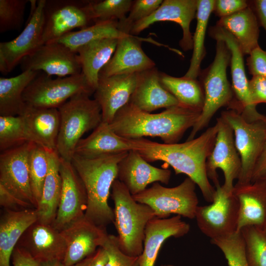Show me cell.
I'll return each mask as SVG.
<instances>
[{"label":"cell","instance_id":"1f68e13d","mask_svg":"<svg viewBox=\"0 0 266 266\" xmlns=\"http://www.w3.org/2000/svg\"><path fill=\"white\" fill-rule=\"evenodd\" d=\"M48 169L40 200L36 208L37 221L52 224L58 210L62 191L60 157L57 151H48Z\"/></svg>","mask_w":266,"mask_h":266},{"label":"cell","instance_id":"60d3db41","mask_svg":"<svg viewBox=\"0 0 266 266\" xmlns=\"http://www.w3.org/2000/svg\"><path fill=\"white\" fill-rule=\"evenodd\" d=\"M211 241L221 250L229 266H249L244 241L240 232Z\"/></svg>","mask_w":266,"mask_h":266},{"label":"cell","instance_id":"7c38bea8","mask_svg":"<svg viewBox=\"0 0 266 266\" xmlns=\"http://www.w3.org/2000/svg\"><path fill=\"white\" fill-rule=\"evenodd\" d=\"M211 203L197 208L198 227L211 240L225 237L237 232L239 204L235 197L227 193L220 184Z\"/></svg>","mask_w":266,"mask_h":266},{"label":"cell","instance_id":"4dcf8cb0","mask_svg":"<svg viewBox=\"0 0 266 266\" xmlns=\"http://www.w3.org/2000/svg\"><path fill=\"white\" fill-rule=\"evenodd\" d=\"M117 38H103L92 41L77 50L82 72L95 91L99 74L112 57L118 42Z\"/></svg>","mask_w":266,"mask_h":266},{"label":"cell","instance_id":"4316f807","mask_svg":"<svg viewBox=\"0 0 266 266\" xmlns=\"http://www.w3.org/2000/svg\"><path fill=\"white\" fill-rule=\"evenodd\" d=\"M129 102L149 113L159 108L180 105L161 85L160 72L156 67L139 73L135 89Z\"/></svg>","mask_w":266,"mask_h":266},{"label":"cell","instance_id":"c3c4849f","mask_svg":"<svg viewBox=\"0 0 266 266\" xmlns=\"http://www.w3.org/2000/svg\"><path fill=\"white\" fill-rule=\"evenodd\" d=\"M0 204L5 209L11 210L34 208L30 204L16 197L1 185H0Z\"/></svg>","mask_w":266,"mask_h":266},{"label":"cell","instance_id":"816d5d0a","mask_svg":"<svg viewBox=\"0 0 266 266\" xmlns=\"http://www.w3.org/2000/svg\"><path fill=\"white\" fill-rule=\"evenodd\" d=\"M266 179V141L254 167L251 182Z\"/></svg>","mask_w":266,"mask_h":266},{"label":"cell","instance_id":"5bb4252c","mask_svg":"<svg viewBox=\"0 0 266 266\" xmlns=\"http://www.w3.org/2000/svg\"><path fill=\"white\" fill-rule=\"evenodd\" d=\"M216 123L218 130L214 147L206 161V172L215 187L220 184L217 169H221L224 176L222 186L227 193H232L233 182L238 179L240 174L241 159L230 126L221 116L217 119Z\"/></svg>","mask_w":266,"mask_h":266},{"label":"cell","instance_id":"6da1fadb","mask_svg":"<svg viewBox=\"0 0 266 266\" xmlns=\"http://www.w3.org/2000/svg\"><path fill=\"white\" fill-rule=\"evenodd\" d=\"M218 130L216 123L199 137L180 143H161L144 137L128 139L132 150L148 162L163 161L173 168L176 174L187 175L199 187L205 200L211 203L216 189L209 181L206 163L214 147Z\"/></svg>","mask_w":266,"mask_h":266},{"label":"cell","instance_id":"7bdbcfd3","mask_svg":"<svg viewBox=\"0 0 266 266\" xmlns=\"http://www.w3.org/2000/svg\"><path fill=\"white\" fill-rule=\"evenodd\" d=\"M162 0H136L133 3L128 16L119 21V27L123 32L130 34L133 26L152 14L160 6Z\"/></svg>","mask_w":266,"mask_h":266},{"label":"cell","instance_id":"ab89813d","mask_svg":"<svg viewBox=\"0 0 266 266\" xmlns=\"http://www.w3.org/2000/svg\"><path fill=\"white\" fill-rule=\"evenodd\" d=\"M21 116H0V152L27 142Z\"/></svg>","mask_w":266,"mask_h":266},{"label":"cell","instance_id":"ee69618b","mask_svg":"<svg viewBox=\"0 0 266 266\" xmlns=\"http://www.w3.org/2000/svg\"><path fill=\"white\" fill-rule=\"evenodd\" d=\"M100 247L108 254V261L104 266H139V256H131L123 252L119 247L117 236L107 234Z\"/></svg>","mask_w":266,"mask_h":266},{"label":"cell","instance_id":"9f6ffc18","mask_svg":"<svg viewBox=\"0 0 266 266\" xmlns=\"http://www.w3.org/2000/svg\"><path fill=\"white\" fill-rule=\"evenodd\" d=\"M264 122L265 123V127H266V115L265 116V118H264Z\"/></svg>","mask_w":266,"mask_h":266},{"label":"cell","instance_id":"d6986e66","mask_svg":"<svg viewBox=\"0 0 266 266\" xmlns=\"http://www.w3.org/2000/svg\"><path fill=\"white\" fill-rule=\"evenodd\" d=\"M66 249L62 263L72 266L94 253L108 234L106 228L97 226L85 216L61 231Z\"/></svg>","mask_w":266,"mask_h":266},{"label":"cell","instance_id":"cb8c5ba5","mask_svg":"<svg viewBox=\"0 0 266 266\" xmlns=\"http://www.w3.org/2000/svg\"><path fill=\"white\" fill-rule=\"evenodd\" d=\"M22 117L27 142L48 151H57L60 126L59 111L56 108H39L27 105Z\"/></svg>","mask_w":266,"mask_h":266},{"label":"cell","instance_id":"ffe728a7","mask_svg":"<svg viewBox=\"0 0 266 266\" xmlns=\"http://www.w3.org/2000/svg\"><path fill=\"white\" fill-rule=\"evenodd\" d=\"M197 0H164L160 6L148 17L135 23L130 34H137L154 23L170 21L181 28L183 36L179 45L184 51L193 49V35L190 24L196 16Z\"/></svg>","mask_w":266,"mask_h":266},{"label":"cell","instance_id":"e0dca14e","mask_svg":"<svg viewBox=\"0 0 266 266\" xmlns=\"http://www.w3.org/2000/svg\"><path fill=\"white\" fill-rule=\"evenodd\" d=\"M30 143L0 152V185L19 199L36 206L33 195L28 156Z\"/></svg>","mask_w":266,"mask_h":266},{"label":"cell","instance_id":"4fadbf2b","mask_svg":"<svg viewBox=\"0 0 266 266\" xmlns=\"http://www.w3.org/2000/svg\"><path fill=\"white\" fill-rule=\"evenodd\" d=\"M44 19V44L54 41L75 29L91 26L89 24L93 22L89 1L78 0H46Z\"/></svg>","mask_w":266,"mask_h":266},{"label":"cell","instance_id":"681fc988","mask_svg":"<svg viewBox=\"0 0 266 266\" xmlns=\"http://www.w3.org/2000/svg\"><path fill=\"white\" fill-rule=\"evenodd\" d=\"M108 261L106 251L99 247L93 254L89 256L72 266H104Z\"/></svg>","mask_w":266,"mask_h":266},{"label":"cell","instance_id":"8d00e7d4","mask_svg":"<svg viewBox=\"0 0 266 266\" xmlns=\"http://www.w3.org/2000/svg\"><path fill=\"white\" fill-rule=\"evenodd\" d=\"M30 143L28 164L30 183L37 207L41 197L44 181L48 172V151L40 146Z\"/></svg>","mask_w":266,"mask_h":266},{"label":"cell","instance_id":"2e32d148","mask_svg":"<svg viewBox=\"0 0 266 266\" xmlns=\"http://www.w3.org/2000/svg\"><path fill=\"white\" fill-rule=\"evenodd\" d=\"M20 64L22 71H41L49 76L58 77L82 72L78 54L64 44L56 41L43 44L23 59Z\"/></svg>","mask_w":266,"mask_h":266},{"label":"cell","instance_id":"8fae6325","mask_svg":"<svg viewBox=\"0 0 266 266\" xmlns=\"http://www.w3.org/2000/svg\"><path fill=\"white\" fill-rule=\"evenodd\" d=\"M210 36L223 41L231 52L230 66L233 100L228 109L235 111L248 122L264 120L265 115L260 113L252 101L249 90V80L245 70L243 55L233 37L224 29L217 26L209 29Z\"/></svg>","mask_w":266,"mask_h":266},{"label":"cell","instance_id":"e575fe53","mask_svg":"<svg viewBox=\"0 0 266 266\" xmlns=\"http://www.w3.org/2000/svg\"><path fill=\"white\" fill-rule=\"evenodd\" d=\"M129 34L120 30L118 21H99L80 30L68 33L53 41L62 43L76 52L81 47L95 40L119 39Z\"/></svg>","mask_w":266,"mask_h":266},{"label":"cell","instance_id":"d4e9b609","mask_svg":"<svg viewBox=\"0 0 266 266\" xmlns=\"http://www.w3.org/2000/svg\"><path fill=\"white\" fill-rule=\"evenodd\" d=\"M233 193L239 204L237 232L246 227L261 230L266 219V179L236 184Z\"/></svg>","mask_w":266,"mask_h":266},{"label":"cell","instance_id":"d590c367","mask_svg":"<svg viewBox=\"0 0 266 266\" xmlns=\"http://www.w3.org/2000/svg\"><path fill=\"white\" fill-rule=\"evenodd\" d=\"M215 0H197V25L193 35V54L188 70L184 76L197 79L200 72V65L206 54L205 37Z\"/></svg>","mask_w":266,"mask_h":266},{"label":"cell","instance_id":"8992f818","mask_svg":"<svg viewBox=\"0 0 266 266\" xmlns=\"http://www.w3.org/2000/svg\"><path fill=\"white\" fill-rule=\"evenodd\" d=\"M216 54L211 64L200 72V82L204 92L202 109L187 139H194L197 133L206 127L218 110L228 108L233 100V92L227 76V68L230 64L231 52L222 40L217 39Z\"/></svg>","mask_w":266,"mask_h":266},{"label":"cell","instance_id":"83f0119b","mask_svg":"<svg viewBox=\"0 0 266 266\" xmlns=\"http://www.w3.org/2000/svg\"><path fill=\"white\" fill-rule=\"evenodd\" d=\"M37 220L35 208L5 209L0 221V266H10V258L19 240Z\"/></svg>","mask_w":266,"mask_h":266},{"label":"cell","instance_id":"11a10c76","mask_svg":"<svg viewBox=\"0 0 266 266\" xmlns=\"http://www.w3.org/2000/svg\"><path fill=\"white\" fill-rule=\"evenodd\" d=\"M261 231L264 234V236H265V237L266 238V220H265V223L261 229Z\"/></svg>","mask_w":266,"mask_h":266},{"label":"cell","instance_id":"603a6c76","mask_svg":"<svg viewBox=\"0 0 266 266\" xmlns=\"http://www.w3.org/2000/svg\"><path fill=\"white\" fill-rule=\"evenodd\" d=\"M170 176L169 169L150 165L134 150L128 152L118 166L117 179L126 186L132 196L141 193L151 183L159 182L167 184Z\"/></svg>","mask_w":266,"mask_h":266},{"label":"cell","instance_id":"d6a6232c","mask_svg":"<svg viewBox=\"0 0 266 266\" xmlns=\"http://www.w3.org/2000/svg\"><path fill=\"white\" fill-rule=\"evenodd\" d=\"M40 71L27 70L11 77L0 78V116H20L27 104L23 93Z\"/></svg>","mask_w":266,"mask_h":266},{"label":"cell","instance_id":"277c9868","mask_svg":"<svg viewBox=\"0 0 266 266\" xmlns=\"http://www.w3.org/2000/svg\"><path fill=\"white\" fill-rule=\"evenodd\" d=\"M111 198L119 247L129 256H139L143 251L146 226L156 217L155 212L148 205L135 201L118 179L112 184Z\"/></svg>","mask_w":266,"mask_h":266},{"label":"cell","instance_id":"f5cc1de1","mask_svg":"<svg viewBox=\"0 0 266 266\" xmlns=\"http://www.w3.org/2000/svg\"><path fill=\"white\" fill-rule=\"evenodd\" d=\"M249 5L254 11L259 25L266 32V0L248 1Z\"/></svg>","mask_w":266,"mask_h":266},{"label":"cell","instance_id":"9a60e30c","mask_svg":"<svg viewBox=\"0 0 266 266\" xmlns=\"http://www.w3.org/2000/svg\"><path fill=\"white\" fill-rule=\"evenodd\" d=\"M62 185L60 202L52 226L62 231L85 216L87 195L84 184L71 162L60 158Z\"/></svg>","mask_w":266,"mask_h":266},{"label":"cell","instance_id":"6f0895ef","mask_svg":"<svg viewBox=\"0 0 266 266\" xmlns=\"http://www.w3.org/2000/svg\"><path fill=\"white\" fill-rule=\"evenodd\" d=\"M174 266L171 265H163V266Z\"/></svg>","mask_w":266,"mask_h":266},{"label":"cell","instance_id":"f907efd6","mask_svg":"<svg viewBox=\"0 0 266 266\" xmlns=\"http://www.w3.org/2000/svg\"><path fill=\"white\" fill-rule=\"evenodd\" d=\"M12 262L13 266H40V263L18 246H16L12 253Z\"/></svg>","mask_w":266,"mask_h":266},{"label":"cell","instance_id":"ac0fdd59","mask_svg":"<svg viewBox=\"0 0 266 266\" xmlns=\"http://www.w3.org/2000/svg\"><path fill=\"white\" fill-rule=\"evenodd\" d=\"M17 246L24 249L39 263L62 262L66 245L61 232L52 224L38 221L30 226L22 235Z\"/></svg>","mask_w":266,"mask_h":266},{"label":"cell","instance_id":"ba28073f","mask_svg":"<svg viewBox=\"0 0 266 266\" xmlns=\"http://www.w3.org/2000/svg\"><path fill=\"white\" fill-rule=\"evenodd\" d=\"M196 185L188 177L174 187H166L155 182L150 188L132 196L137 202L150 206L157 218H167L171 214H175L192 219L199 206Z\"/></svg>","mask_w":266,"mask_h":266},{"label":"cell","instance_id":"30bf717a","mask_svg":"<svg viewBox=\"0 0 266 266\" xmlns=\"http://www.w3.org/2000/svg\"><path fill=\"white\" fill-rule=\"evenodd\" d=\"M30 15L21 33L14 39L0 43V71L10 72L25 57L44 44V7L46 0H30Z\"/></svg>","mask_w":266,"mask_h":266},{"label":"cell","instance_id":"f546056e","mask_svg":"<svg viewBox=\"0 0 266 266\" xmlns=\"http://www.w3.org/2000/svg\"><path fill=\"white\" fill-rule=\"evenodd\" d=\"M216 25L224 29L233 37L244 55H249L259 46L260 26L249 5L232 15L220 18Z\"/></svg>","mask_w":266,"mask_h":266},{"label":"cell","instance_id":"7a4b0ae2","mask_svg":"<svg viewBox=\"0 0 266 266\" xmlns=\"http://www.w3.org/2000/svg\"><path fill=\"white\" fill-rule=\"evenodd\" d=\"M200 113L179 105L153 114L128 102L116 113L109 125L116 134L125 138L158 137L164 143L173 144L193 128Z\"/></svg>","mask_w":266,"mask_h":266},{"label":"cell","instance_id":"836d02e7","mask_svg":"<svg viewBox=\"0 0 266 266\" xmlns=\"http://www.w3.org/2000/svg\"><path fill=\"white\" fill-rule=\"evenodd\" d=\"M162 86L184 107L201 112L204 104L202 87L197 79L174 77L160 72Z\"/></svg>","mask_w":266,"mask_h":266},{"label":"cell","instance_id":"db71d44e","mask_svg":"<svg viewBox=\"0 0 266 266\" xmlns=\"http://www.w3.org/2000/svg\"><path fill=\"white\" fill-rule=\"evenodd\" d=\"M40 266H65L62 262L54 261L48 263H40Z\"/></svg>","mask_w":266,"mask_h":266},{"label":"cell","instance_id":"9c48e42d","mask_svg":"<svg viewBox=\"0 0 266 266\" xmlns=\"http://www.w3.org/2000/svg\"><path fill=\"white\" fill-rule=\"evenodd\" d=\"M221 117L233 130L235 145L241 159V169L236 184L250 183L254 167L266 141L264 120L248 122L232 109L222 111Z\"/></svg>","mask_w":266,"mask_h":266},{"label":"cell","instance_id":"f6af8a7d","mask_svg":"<svg viewBox=\"0 0 266 266\" xmlns=\"http://www.w3.org/2000/svg\"><path fill=\"white\" fill-rule=\"evenodd\" d=\"M248 55L246 65L249 73L252 76L266 77V51L259 46Z\"/></svg>","mask_w":266,"mask_h":266},{"label":"cell","instance_id":"74e56055","mask_svg":"<svg viewBox=\"0 0 266 266\" xmlns=\"http://www.w3.org/2000/svg\"><path fill=\"white\" fill-rule=\"evenodd\" d=\"M133 3L131 0L89 1V7L94 23L99 21H119L126 17Z\"/></svg>","mask_w":266,"mask_h":266},{"label":"cell","instance_id":"f1b7e54d","mask_svg":"<svg viewBox=\"0 0 266 266\" xmlns=\"http://www.w3.org/2000/svg\"><path fill=\"white\" fill-rule=\"evenodd\" d=\"M131 150L132 146L128 139L116 134L109 124L101 122L89 136L80 140L74 155L93 159Z\"/></svg>","mask_w":266,"mask_h":266},{"label":"cell","instance_id":"7dc6e473","mask_svg":"<svg viewBox=\"0 0 266 266\" xmlns=\"http://www.w3.org/2000/svg\"><path fill=\"white\" fill-rule=\"evenodd\" d=\"M248 85L253 104L257 106L261 103H266V77L252 76Z\"/></svg>","mask_w":266,"mask_h":266},{"label":"cell","instance_id":"3957f363","mask_svg":"<svg viewBox=\"0 0 266 266\" xmlns=\"http://www.w3.org/2000/svg\"><path fill=\"white\" fill-rule=\"evenodd\" d=\"M128 153L93 159L74 155L71 160L87 193L85 216L100 227L106 228L114 222V211L108 204V198L112 184L117 179L118 164Z\"/></svg>","mask_w":266,"mask_h":266},{"label":"cell","instance_id":"484cf974","mask_svg":"<svg viewBox=\"0 0 266 266\" xmlns=\"http://www.w3.org/2000/svg\"><path fill=\"white\" fill-rule=\"evenodd\" d=\"M179 215L163 219L155 217L147 223L139 266H154L161 247L167 238L182 237L189 233L190 226Z\"/></svg>","mask_w":266,"mask_h":266},{"label":"cell","instance_id":"bcb514c9","mask_svg":"<svg viewBox=\"0 0 266 266\" xmlns=\"http://www.w3.org/2000/svg\"><path fill=\"white\" fill-rule=\"evenodd\" d=\"M249 6L245 0H215L213 12L220 18L241 11Z\"/></svg>","mask_w":266,"mask_h":266},{"label":"cell","instance_id":"f35d334b","mask_svg":"<svg viewBox=\"0 0 266 266\" xmlns=\"http://www.w3.org/2000/svg\"><path fill=\"white\" fill-rule=\"evenodd\" d=\"M239 232L244 241L249 266H266V238L261 230L251 226Z\"/></svg>","mask_w":266,"mask_h":266},{"label":"cell","instance_id":"52a82bcc","mask_svg":"<svg viewBox=\"0 0 266 266\" xmlns=\"http://www.w3.org/2000/svg\"><path fill=\"white\" fill-rule=\"evenodd\" d=\"M94 92L82 72L53 79L40 71L26 88L23 97L27 105L58 108L75 96H91Z\"/></svg>","mask_w":266,"mask_h":266},{"label":"cell","instance_id":"7402d4cb","mask_svg":"<svg viewBox=\"0 0 266 266\" xmlns=\"http://www.w3.org/2000/svg\"><path fill=\"white\" fill-rule=\"evenodd\" d=\"M145 39L149 40L132 34L119 38L112 57L99 77L140 73L156 67L141 47V40Z\"/></svg>","mask_w":266,"mask_h":266},{"label":"cell","instance_id":"5b68a950","mask_svg":"<svg viewBox=\"0 0 266 266\" xmlns=\"http://www.w3.org/2000/svg\"><path fill=\"white\" fill-rule=\"evenodd\" d=\"M90 97L75 96L58 108L60 126L56 150L60 157L66 161L71 162L82 135L102 122L100 106Z\"/></svg>","mask_w":266,"mask_h":266},{"label":"cell","instance_id":"44dd1931","mask_svg":"<svg viewBox=\"0 0 266 266\" xmlns=\"http://www.w3.org/2000/svg\"><path fill=\"white\" fill-rule=\"evenodd\" d=\"M139 73L99 77L94 93L101 108L102 122L110 124L116 113L130 101Z\"/></svg>","mask_w":266,"mask_h":266},{"label":"cell","instance_id":"b9f144b4","mask_svg":"<svg viewBox=\"0 0 266 266\" xmlns=\"http://www.w3.org/2000/svg\"><path fill=\"white\" fill-rule=\"evenodd\" d=\"M29 0H0V33L19 30Z\"/></svg>","mask_w":266,"mask_h":266}]
</instances>
